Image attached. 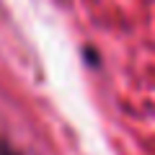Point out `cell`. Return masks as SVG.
Masks as SVG:
<instances>
[{
  "mask_svg": "<svg viewBox=\"0 0 155 155\" xmlns=\"http://www.w3.org/2000/svg\"><path fill=\"white\" fill-rule=\"evenodd\" d=\"M0 155H18V153H16L8 142H3V140H0Z\"/></svg>",
  "mask_w": 155,
  "mask_h": 155,
  "instance_id": "6da1fadb",
  "label": "cell"
}]
</instances>
